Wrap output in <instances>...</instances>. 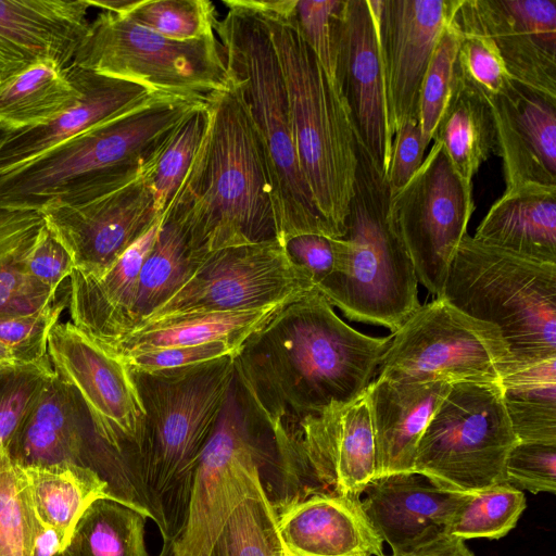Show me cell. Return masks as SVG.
Wrapping results in <instances>:
<instances>
[{"label": "cell", "instance_id": "94428289", "mask_svg": "<svg viewBox=\"0 0 556 556\" xmlns=\"http://www.w3.org/2000/svg\"><path fill=\"white\" fill-rule=\"evenodd\" d=\"M287 552H288V556H298V555H295V554L291 553V552H290V551H288V549H287Z\"/></svg>", "mask_w": 556, "mask_h": 556}, {"label": "cell", "instance_id": "5bb4252c", "mask_svg": "<svg viewBox=\"0 0 556 556\" xmlns=\"http://www.w3.org/2000/svg\"><path fill=\"white\" fill-rule=\"evenodd\" d=\"M314 290L309 273L289 258L278 240L225 248L202 254L189 280L140 325L181 315L265 309Z\"/></svg>", "mask_w": 556, "mask_h": 556}, {"label": "cell", "instance_id": "816d5d0a", "mask_svg": "<svg viewBox=\"0 0 556 556\" xmlns=\"http://www.w3.org/2000/svg\"><path fill=\"white\" fill-rule=\"evenodd\" d=\"M73 269L71 255L46 225L28 258L30 276L56 292L60 283L71 276Z\"/></svg>", "mask_w": 556, "mask_h": 556}, {"label": "cell", "instance_id": "d4e9b609", "mask_svg": "<svg viewBox=\"0 0 556 556\" xmlns=\"http://www.w3.org/2000/svg\"><path fill=\"white\" fill-rule=\"evenodd\" d=\"M361 506L368 521L392 551L446 531L463 493L444 491L417 472L375 477Z\"/></svg>", "mask_w": 556, "mask_h": 556}, {"label": "cell", "instance_id": "7402d4cb", "mask_svg": "<svg viewBox=\"0 0 556 556\" xmlns=\"http://www.w3.org/2000/svg\"><path fill=\"white\" fill-rule=\"evenodd\" d=\"M66 68L80 91L79 99L48 124L17 130L8 138L0 148V174L31 161L156 93L142 85L72 63Z\"/></svg>", "mask_w": 556, "mask_h": 556}, {"label": "cell", "instance_id": "52a82bcc", "mask_svg": "<svg viewBox=\"0 0 556 556\" xmlns=\"http://www.w3.org/2000/svg\"><path fill=\"white\" fill-rule=\"evenodd\" d=\"M358 166L334 271L316 286L351 320L395 332L420 306L410 257L388 216L389 188L357 141Z\"/></svg>", "mask_w": 556, "mask_h": 556}, {"label": "cell", "instance_id": "ffe728a7", "mask_svg": "<svg viewBox=\"0 0 556 556\" xmlns=\"http://www.w3.org/2000/svg\"><path fill=\"white\" fill-rule=\"evenodd\" d=\"M86 0H0V80L40 62L68 66L89 22Z\"/></svg>", "mask_w": 556, "mask_h": 556}, {"label": "cell", "instance_id": "7dc6e473", "mask_svg": "<svg viewBox=\"0 0 556 556\" xmlns=\"http://www.w3.org/2000/svg\"><path fill=\"white\" fill-rule=\"evenodd\" d=\"M68 302L67 294L40 311L21 316H0V343L9 349L18 365L48 357V337Z\"/></svg>", "mask_w": 556, "mask_h": 556}, {"label": "cell", "instance_id": "83f0119b", "mask_svg": "<svg viewBox=\"0 0 556 556\" xmlns=\"http://www.w3.org/2000/svg\"><path fill=\"white\" fill-rule=\"evenodd\" d=\"M451 23L491 40L518 86L556 102V50L528 33L503 0H454Z\"/></svg>", "mask_w": 556, "mask_h": 556}, {"label": "cell", "instance_id": "484cf974", "mask_svg": "<svg viewBox=\"0 0 556 556\" xmlns=\"http://www.w3.org/2000/svg\"><path fill=\"white\" fill-rule=\"evenodd\" d=\"M496 126L507 188L556 185V102L520 87L508 98H486Z\"/></svg>", "mask_w": 556, "mask_h": 556}, {"label": "cell", "instance_id": "9c48e42d", "mask_svg": "<svg viewBox=\"0 0 556 556\" xmlns=\"http://www.w3.org/2000/svg\"><path fill=\"white\" fill-rule=\"evenodd\" d=\"M72 64L199 102H206L212 93L231 84L216 34L172 40L126 15L104 11L89 23Z\"/></svg>", "mask_w": 556, "mask_h": 556}, {"label": "cell", "instance_id": "836d02e7", "mask_svg": "<svg viewBox=\"0 0 556 556\" xmlns=\"http://www.w3.org/2000/svg\"><path fill=\"white\" fill-rule=\"evenodd\" d=\"M500 386L518 442L556 445V356L511 362Z\"/></svg>", "mask_w": 556, "mask_h": 556}, {"label": "cell", "instance_id": "cb8c5ba5", "mask_svg": "<svg viewBox=\"0 0 556 556\" xmlns=\"http://www.w3.org/2000/svg\"><path fill=\"white\" fill-rule=\"evenodd\" d=\"M452 384L406 382L376 377L367 397L376 450L375 477L414 472L419 440Z\"/></svg>", "mask_w": 556, "mask_h": 556}, {"label": "cell", "instance_id": "91938a15", "mask_svg": "<svg viewBox=\"0 0 556 556\" xmlns=\"http://www.w3.org/2000/svg\"><path fill=\"white\" fill-rule=\"evenodd\" d=\"M16 131L11 126L0 123V148Z\"/></svg>", "mask_w": 556, "mask_h": 556}, {"label": "cell", "instance_id": "d590c367", "mask_svg": "<svg viewBox=\"0 0 556 556\" xmlns=\"http://www.w3.org/2000/svg\"><path fill=\"white\" fill-rule=\"evenodd\" d=\"M147 516L119 501H93L76 522L61 556H149Z\"/></svg>", "mask_w": 556, "mask_h": 556}, {"label": "cell", "instance_id": "f35d334b", "mask_svg": "<svg viewBox=\"0 0 556 556\" xmlns=\"http://www.w3.org/2000/svg\"><path fill=\"white\" fill-rule=\"evenodd\" d=\"M526 506L523 492L505 481L472 493H463L446 532L463 541L498 540L516 527Z\"/></svg>", "mask_w": 556, "mask_h": 556}, {"label": "cell", "instance_id": "ab89813d", "mask_svg": "<svg viewBox=\"0 0 556 556\" xmlns=\"http://www.w3.org/2000/svg\"><path fill=\"white\" fill-rule=\"evenodd\" d=\"M206 124L207 111L204 103L191 111L170 130L144 166L155 210L161 217L172 203L193 161Z\"/></svg>", "mask_w": 556, "mask_h": 556}, {"label": "cell", "instance_id": "7bdbcfd3", "mask_svg": "<svg viewBox=\"0 0 556 556\" xmlns=\"http://www.w3.org/2000/svg\"><path fill=\"white\" fill-rule=\"evenodd\" d=\"M459 38L450 18L435 45L421 85L418 119L427 147L433 138L453 86Z\"/></svg>", "mask_w": 556, "mask_h": 556}, {"label": "cell", "instance_id": "2e32d148", "mask_svg": "<svg viewBox=\"0 0 556 556\" xmlns=\"http://www.w3.org/2000/svg\"><path fill=\"white\" fill-rule=\"evenodd\" d=\"M41 213L71 255L74 269L91 279L102 278L130 245L162 220L144 168L137 178L101 198Z\"/></svg>", "mask_w": 556, "mask_h": 556}, {"label": "cell", "instance_id": "4dcf8cb0", "mask_svg": "<svg viewBox=\"0 0 556 556\" xmlns=\"http://www.w3.org/2000/svg\"><path fill=\"white\" fill-rule=\"evenodd\" d=\"M432 140L439 141L453 168L467 184L482 164L498 151L490 104L456 72Z\"/></svg>", "mask_w": 556, "mask_h": 556}, {"label": "cell", "instance_id": "680465c9", "mask_svg": "<svg viewBox=\"0 0 556 556\" xmlns=\"http://www.w3.org/2000/svg\"><path fill=\"white\" fill-rule=\"evenodd\" d=\"M18 365L12 352L0 343V367Z\"/></svg>", "mask_w": 556, "mask_h": 556}, {"label": "cell", "instance_id": "8d00e7d4", "mask_svg": "<svg viewBox=\"0 0 556 556\" xmlns=\"http://www.w3.org/2000/svg\"><path fill=\"white\" fill-rule=\"evenodd\" d=\"M200 257L175 224L161 222L155 243L140 270L134 329L189 280Z\"/></svg>", "mask_w": 556, "mask_h": 556}, {"label": "cell", "instance_id": "44dd1931", "mask_svg": "<svg viewBox=\"0 0 556 556\" xmlns=\"http://www.w3.org/2000/svg\"><path fill=\"white\" fill-rule=\"evenodd\" d=\"M275 508L281 540L298 556L384 554L383 541L363 511L361 497L316 492L281 502Z\"/></svg>", "mask_w": 556, "mask_h": 556}, {"label": "cell", "instance_id": "f1b7e54d", "mask_svg": "<svg viewBox=\"0 0 556 556\" xmlns=\"http://www.w3.org/2000/svg\"><path fill=\"white\" fill-rule=\"evenodd\" d=\"M472 238L527 258L556 264V185L525 184L505 189Z\"/></svg>", "mask_w": 556, "mask_h": 556}, {"label": "cell", "instance_id": "8992f818", "mask_svg": "<svg viewBox=\"0 0 556 556\" xmlns=\"http://www.w3.org/2000/svg\"><path fill=\"white\" fill-rule=\"evenodd\" d=\"M223 3L227 13L214 30L262 150L277 239L283 245L303 233L336 238L299 165L286 84L266 25L249 0Z\"/></svg>", "mask_w": 556, "mask_h": 556}, {"label": "cell", "instance_id": "3957f363", "mask_svg": "<svg viewBox=\"0 0 556 556\" xmlns=\"http://www.w3.org/2000/svg\"><path fill=\"white\" fill-rule=\"evenodd\" d=\"M146 412L131 470L134 507L163 541L184 529L194 472L236 377L235 355L156 371L130 370Z\"/></svg>", "mask_w": 556, "mask_h": 556}, {"label": "cell", "instance_id": "e0dca14e", "mask_svg": "<svg viewBox=\"0 0 556 556\" xmlns=\"http://www.w3.org/2000/svg\"><path fill=\"white\" fill-rule=\"evenodd\" d=\"M382 61L391 134L419 121L421 85L454 0H367Z\"/></svg>", "mask_w": 556, "mask_h": 556}, {"label": "cell", "instance_id": "ee69618b", "mask_svg": "<svg viewBox=\"0 0 556 556\" xmlns=\"http://www.w3.org/2000/svg\"><path fill=\"white\" fill-rule=\"evenodd\" d=\"M458 33L460 38L456 72L459 76L483 97L508 98L514 96L519 86L508 73L491 40L478 34L460 30Z\"/></svg>", "mask_w": 556, "mask_h": 556}, {"label": "cell", "instance_id": "7a4b0ae2", "mask_svg": "<svg viewBox=\"0 0 556 556\" xmlns=\"http://www.w3.org/2000/svg\"><path fill=\"white\" fill-rule=\"evenodd\" d=\"M205 106L201 143L162 220L194 254L278 240L262 150L233 83Z\"/></svg>", "mask_w": 556, "mask_h": 556}, {"label": "cell", "instance_id": "f907efd6", "mask_svg": "<svg viewBox=\"0 0 556 556\" xmlns=\"http://www.w3.org/2000/svg\"><path fill=\"white\" fill-rule=\"evenodd\" d=\"M427 148L419 121H410L399 127L392 141L386 179L389 194L400 190L414 176L424 162Z\"/></svg>", "mask_w": 556, "mask_h": 556}, {"label": "cell", "instance_id": "6da1fadb", "mask_svg": "<svg viewBox=\"0 0 556 556\" xmlns=\"http://www.w3.org/2000/svg\"><path fill=\"white\" fill-rule=\"evenodd\" d=\"M392 334H364L314 290L285 306L235 355L236 381L263 424H294L361 397Z\"/></svg>", "mask_w": 556, "mask_h": 556}, {"label": "cell", "instance_id": "e575fe53", "mask_svg": "<svg viewBox=\"0 0 556 556\" xmlns=\"http://www.w3.org/2000/svg\"><path fill=\"white\" fill-rule=\"evenodd\" d=\"M66 67L40 61L0 80V123L16 130L31 128L72 106L80 91Z\"/></svg>", "mask_w": 556, "mask_h": 556}, {"label": "cell", "instance_id": "d6986e66", "mask_svg": "<svg viewBox=\"0 0 556 556\" xmlns=\"http://www.w3.org/2000/svg\"><path fill=\"white\" fill-rule=\"evenodd\" d=\"M289 428L317 491L361 497L376 475L375 434L365 393Z\"/></svg>", "mask_w": 556, "mask_h": 556}, {"label": "cell", "instance_id": "74e56055", "mask_svg": "<svg viewBox=\"0 0 556 556\" xmlns=\"http://www.w3.org/2000/svg\"><path fill=\"white\" fill-rule=\"evenodd\" d=\"M210 556H288L261 475L227 519Z\"/></svg>", "mask_w": 556, "mask_h": 556}, {"label": "cell", "instance_id": "f6af8a7d", "mask_svg": "<svg viewBox=\"0 0 556 556\" xmlns=\"http://www.w3.org/2000/svg\"><path fill=\"white\" fill-rule=\"evenodd\" d=\"M52 372L49 356L33 364L0 368V451L7 447Z\"/></svg>", "mask_w": 556, "mask_h": 556}, {"label": "cell", "instance_id": "60d3db41", "mask_svg": "<svg viewBox=\"0 0 556 556\" xmlns=\"http://www.w3.org/2000/svg\"><path fill=\"white\" fill-rule=\"evenodd\" d=\"M36 513L23 469L0 451V556H30Z\"/></svg>", "mask_w": 556, "mask_h": 556}, {"label": "cell", "instance_id": "30bf717a", "mask_svg": "<svg viewBox=\"0 0 556 556\" xmlns=\"http://www.w3.org/2000/svg\"><path fill=\"white\" fill-rule=\"evenodd\" d=\"M516 443L500 381L455 382L419 440L414 472L444 491L472 493L505 481Z\"/></svg>", "mask_w": 556, "mask_h": 556}, {"label": "cell", "instance_id": "b9f144b4", "mask_svg": "<svg viewBox=\"0 0 556 556\" xmlns=\"http://www.w3.org/2000/svg\"><path fill=\"white\" fill-rule=\"evenodd\" d=\"M126 16L172 40H193L215 34L217 11L208 0H141Z\"/></svg>", "mask_w": 556, "mask_h": 556}, {"label": "cell", "instance_id": "681fc988", "mask_svg": "<svg viewBox=\"0 0 556 556\" xmlns=\"http://www.w3.org/2000/svg\"><path fill=\"white\" fill-rule=\"evenodd\" d=\"M238 349L224 342H211L190 346H176L138 353L123 357L130 370L156 371L192 366L236 355Z\"/></svg>", "mask_w": 556, "mask_h": 556}, {"label": "cell", "instance_id": "c3c4849f", "mask_svg": "<svg viewBox=\"0 0 556 556\" xmlns=\"http://www.w3.org/2000/svg\"><path fill=\"white\" fill-rule=\"evenodd\" d=\"M505 482L533 494L556 491V445L518 442L505 462Z\"/></svg>", "mask_w": 556, "mask_h": 556}, {"label": "cell", "instance_id": "d6a6232c", "mask_svg": "<svg viewBox=\"0 0 556 556\" xmlns=\"http://www.w3.org/2000/svg\"><path fill=\"white\" fill-rule=\"evenodd\" d=\"M21 468L36 515L59 532L64 546L86 508L98 498H112L108 482L89 467L62 463Z\"/></svg>", "mask_w": 556, "mask_h": 556}, {"label": "cell", "instance_id": "ba28073f", "mask_svg": "<svg viewBox=\"0 0 556 556\" xmlns=\"http://www.w3.org/2000/svg\"><path fill=\"white\" fill-rule=\"evenodd\" d=\"M439 298L495 326L514 363L556 356V264L527 258L466 235Z\"/></svg>", "mask_w": 556, "mask_h": 556}, {"label": "cell", "instance_id": "4316f807", "mask_svg": "<svg viewBox=\"0 0 556 556\" xmlns=\"http://www.w3.org/2000/svg\"><path fill=\"white\" fill-rule=\"evenodd\" d=\"M161 222L130 245L102 278L91 279L76 269L70 276L72 324L106 350L135 327L139 275Z\"/></svg>", "mask_w": 556, "mask_h": 556}, {"label": "cell", "instance_id": "f5cc1de1", "mask_svg": "<svg viewBox=\"0 0 556 556\" xmlns=\"http://www.w3.org/2000/svg\"><path fill=\"white\" fill-rule=\"evenodd\" d=\"M283 247L289 258L309 273L315 286L334 271V238L303 233L290 238Z\"/></svg>", "mask_w": 556, "mask_h": 556}, {"label": "cell", "instance_id": "603a6c76", "mask_svg": "<svg viewBox=\"0 0 556 556\" xmlns=\"http://www.w3.org/2000/svg\"><path fill=\"white\" fill-rule=\"evenodd\" d=\"M90 418L75 389L53 370L5 450L20 467L73 463L86 466Z\"/></svg>", "mask_w": 556, "mask_h": 556}, {"label": "cell", "instance_id": "db71d44e", "mask_svg": "<svg viewBox=\"0 0 556 556\" xmlns=\"http://www.w3.org/2000/svg\"><path fill=\"white\" fill-rule=\"evenodd\" d=\"M511 15L546 47L556 50L555 0H503Z\"/></svg>", "mask_w": 556, "mask_h": 556}, {"label": "cell", "instance_id": "ac0fdd59", "mask_svg": "<svg viewBox=\"0 0 556 556\" xmlns=\"http://www.w3.org/2000/svg\"><path fill=\"white\" fill-rule=\"evenodd\" d=\"M337 80L350 108L357 141L387 179L393 136L376 25L367 0H343Z\"/></svg>", "mask_w": 556, "mask_h": 556}, {"label": "cell", "instance_id": "8fae6325", "mask_svg": "<svg viewBox=\"0 0 556 556\" xmlns=\"http://www.w3.org/2000/svg\"><path fill=\"white\" fill-rule=\"evenodd\" d=\"M47 351L54 372L80 396L92 430L111 457L117 498L132 506L131 470L146 412L129 367L72 321L52 327Z\"/></svg>", "mask_w": 556, "mask_h": 556}, {"label": "cell", "instance_id": "4fadbf2b", "mask_svg": "<svg viewBox=\"0 0 556 556\" xmlns=\"http://www.w3.org/2000/svg\"><path fill=\"white\" fill-rule=\"evenodd\" d=\"M254 424L235 377L199 459L184 529L174 541H163L159 556H210L227 519L261 475L264 451Z\"/></svg>", "mask_w": 556, "mask_h": 556}, {"label": "cell", "instance_id": "1f68e13d", "mask_svg": "<svg viewBox=\"0 0 556 556\" xmlns=\"http://www.w3.org/2000/svg\"><path fill=\"white\" fill-rule=\"evenodd\" d=\"M45 226L39 211L0 207V316L29 315L55 302L56 292L28 271V258Z\"/></svg>", "mask_w": 556, "mask_h": 556}, {"label": "cell", "instance_id": "f546056e", "mask_svg": "<svg viewBox=\"0 0 556 556\" xmlns=\"http://www.w3.org/2000/svg\"><path fill=\"white\" fill-rule=\"evenodd\" d=\"M290 304V303H289ZM243 312H214L166 317L140 325L108 351L121 358L161 349L224 342L238 350L285 306Z\"/></svg>", "mask_w": 556, "mask_h": 556}, {"label": "cell", "instance_id": "7c38bea8", "mask_svg": "<svg viewBox=\"0 0 556 556\" xmlns=\"http://www.w3.org/2000/svg\"><path fill=\"white\" fill-rule=\"evenodd\" d=\"M513 362L500 330L443 298L420 305L392 333L377 377L406 382H497Z\"/></svg>", "mask_w": 556, "mask_h": 556}, {"label": "cell", "instance_id": "bcb514c9", "mask_svg": "<svg viewBox=\"0 0 556 556\" xmlns=\"http://www.w3.org/2000/svg\"><path fill=\"white\" fill-rule=\"evenodd\" d=\"M343 0H295L294 16L302 37L338 88L337 53Z\"/></svg>", "mask_w": 556, "mask_h": 556}, {"label": "cell", "instance_id": "6125c7cd", "mask_svg": "<svg viewBox=\"0 0 556 556\" xmlns=\"http://www.w3.org/2000/svg\"><path fill=\"white\" fill-rule=\"evenodd\" d=\"M1 368V367H0Z\"/></svg>", "mask_w": 556, "mask_h": 556}, {"label": "cell", "instance_id": "11a10c76", "mask_svg": "<svg viewBox=\"0 0 556 556\" xmlns=\"http://www.w3.org/2000/svg\"><path fill=\"white\" fill-rule=\"evenodd\" d=\"M381 556H476L462 539L441 531Z\"/></svg>", "mask_w": 556, "mask_h": 556}, {"label": "cell", "instance_id": "277c9868", "mask_svg": "<svg viewBox=\"0 0 556 556\" xmlns=\"http://www.w3.org/2000/svg\"><path fill=\"white\" fill-rule=\"evenodd\" d=\"M205 102L154 93L0 174V207L43 211L101 198L137 178L170 130Z\"/></svg>", "mask_w": 556, "mask_h": 556}, {"label": "cell", "instance_id": "9a60e30c", "mask_svg": "<svg viewBox=\"0 0 556 556\" xmlns=\"http://www.w3.org/2000/svg\"><path fill=\"white\" fill-rule=\"evenodd\" d=\"M475 207L472 185L459 177L437 140L408 182L389 194L388 220L410 257L418 282L435 298L442 294Z\"/></svg>", "mask_w": 556, "mask_h": 556}, {"label": "cell", "instance_id": "9f6ffc18", "mask_svg": "<svg viewBox=\"0 0 556 556\" xmlns=\"http://www.w3.org/2000/svg\"><path fill=\"white\" fill-rule=\"evenodd\" d=\"M64 543L59 532L36 515L30 556H61Z\"/></svg>", "mask_w": 556, "mask_h": 556}, {"label": "cell", "instance_id": "5b68a950", "mask_svg": "<svg viewBox=\"0 0 556 556\" xmlns=\"http://www.w3.org/2000/svg\"><path fill=\"white\" fill-rule=\"evenodd\" d=\"M249 1L266 25L283 75L301 172L319 213L340 238L358 166L350 108L302 37L295 0Z\"/></svg>", "mask_w": 556, "mask_h": 556}, {"label": "cell", "instance_id": "6f0895ef", "mask_svg": "<svg viewBox=\"0 0 556 556\" xmlns=\"http://www.w3.org/2000/svg\"><path fill=\"white\" fill-rule=\"evenodd\" d=\"M89 7H96L104 12L127 15L141 0H86Z\"/></svg>", "mask_w": 556, "mask_h": 556}]
</instances>
